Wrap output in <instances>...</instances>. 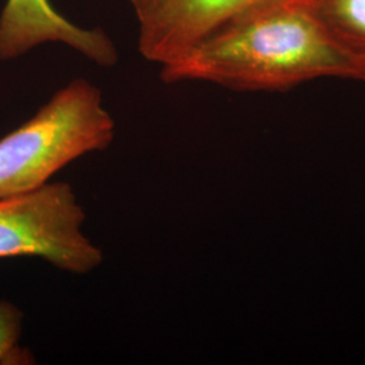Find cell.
Segmentation results:
<instances>
[{
  "label": "cell",
  "instance_id": "cell-1",
  "mask_svg": "<svg viewBox=\"0 0 365 365\" xmlns=\"http://www.w3.org/2000/svg\"><path fill=\"white\" fill-rule=\"evenodd\" d=\"M160 78L232 91H287L318 78L365 81V68L304 10L267 0L161 66Z\"/></svg>",
  "mask_w": 365,
  "mask_h": 365
},
{
  "label": "cell",
  "instance_id": "cell-2",
  "mask_svg": "<svg viewBox=\"0 0 365 365\" xmlns=\"http://www.w3.org/2000/svg\"><path fill=\"white\" fill-rule=\"evenodd\" d=\"M115 131L101 90L86 78L69 81L0 140V197L38 190L75 160L108 149Z\"/></svg>",
  "mask_w": 365,
  "mask_h": 365
},
{
  "label": "cell",
  "instance_id": "cell-3",
  "mask_svg": "<svg viewBox=\"0 0 365 365\" xmlns=\"http://www.w3.org/2000/svg\"><path fill=\"white\" fill-rule=\"evenodd\" d=\"M86 220L69 182L0 197V259L38 257L66 274H91L105 255L84 233Z\"/></svg>",
  "mask_w": 365,
  "mask_h": 365
},
{
  "label": "cell",
  "instance_id": "cell-4",
  "mask_svg": "<svg viewBox=\"0 0 365 365\" xmlns=\"http://www.w3.org/2000/svg\"><path fill=\"white\" fill-rule=\"evenodd\" d=\"M45 43H63L96 66H117L114 41L101 29L66 19L51 0H7L0 15V60L22 57Z\"/></svg>",
  "mask_w": 365,
  "mask_h": 365
},
{
  "label": "cell",
  "instance_id": "cell-5",
  "mask_svg": "<svg viewBox=\"0 0 365 365\" xmlns=\"http://www.w3.org/2000/svg\"><path fill=\"white\" fill-rule=\"evenodd\" d=\"M265 0H160L138 22V51L160 66L182 57Z\"/></svg>",
  "mask_w": 365,
  "mask_h": 365
},
{
  "label": "cell",
  "instance_id": "cell-6",
  "mask_svg": "<svg viewBox=\"0 0 365 365\" xmlns=\"http://www.w3.org/2000/svg\"><path fill=\"white\" fill-rule=\"evenodd\" d=\"M267 1V0H265ZM304 10L365 68V0H277Z\"/></svg>",
  "mask_w": 365,
  "mask_h": 365
},
{
  "label": "cell",
  "instance_id": "cell-7",
  "mask_svg": "<svg viewBox=\"0 0 365 365\" xmlns=\"http://www.w3.org/2000/svg\"><path fill=\"white\" fill-rule=\"evenodd\" d=\"M22 327V310L9 300H0V364L34 363V357L19 344Z\"/></svg>",
  "mask_w": 365,
  "mask_h": 365
},
{
  "label": "cell",
  "instance_id": "cell-8",
  "mask_svg": "<svg viewBox=\"0 0 365 365\" xmlns=\"http://www.w3.org/2000/svg\"><path fill=\"white\" fill-rule=\"evenodd\" d=\"M128 1L130 3L131 9L137 16V21L140 22L156 7L160 0H128Z\"/></svg>",
  "mask_w": 365,
  "mask_h": 365
}]
</instances>
